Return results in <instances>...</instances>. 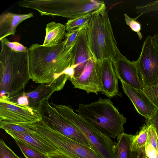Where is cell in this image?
<instances>
[{
  "mask_svg": "<svg viewBox=\"0 0 158 158\" xmlns=\"http://www.w3.org/2000/svg\"><path fill=\"white\" fill-rule=\"evenodd\" d=\"M5 131L7 130L18 132L32 133L34 131L27 126L15 124H6L0 126Z\"/></svg>",
  "mask_w": 158,
  "mask_h": 158,
  "instance_id": "obj_30",
  "label": "cell"
},
{
  "mask_svg": "<svg viewBox=\"0 0 158 158\" xmlns=\"http://www.w3.org/2000/svg\"></svg>",
  "mask_w": 158,
  "mask_h": 158,
  "instance_id": "obj_38",
  "label": "cell"
},
{
  "mask_svg": "<svg viewBox=\"0 0 158 158\" xmlns=\"http://www.w3.org/2000/svg\"><path fill=\"white\" fill-rule=\"evenodd\" d=\"M136 63L143 89L156 86L158 84V47L153 37L146 38Z\"/></svg>",
  "mask_w": 158,
  "mask_h": 158,
  "instance_id": "obj_8",
  "label": "cell"
},
{
  "mask_svg": "<svg viewBox=\"0 0 158 158\" xmlns=\"http://www.w3.org/2000/svg\"><path fill=\"white\" fill-rule=\"evenodd\" d=\"M48 156L49 158H72L60 151Z\"/></svg>",
  "mask_w": 158,
  "mask_h": 158,
  "instance_id": "obj_35",
  "label": "cell"
},
{
  "mask_svg": "<svg viewBox=\"0 0 158 158\" xmlns=\"http://www.w3.org/2000/svg\"><path fill=\"white\" fill-rule=\"evenodd\" d=\"M0 41V99H7L22 91L31 79L28 51H15Z\"/></svg>",
  "mask_w": 158,
  "mask_h": 158,
  "instance_id": "obj_2",
  "label": "cell"
},
{
  "mask_svg": "<svg viewBox=\"0 0 158 158\" xmlns=\"http://www.w3.org/2000/svg\"><path fill=\"white\" fill-rule=\"evenodd\" d=\"M133 135L123 132L117 136L113 147L115 158H132L131 145Z\"/></svg>",
  "mask_w": 158,
  "mask_h": 158,
  "instance_id": "obj_20",
  "label": "cell"
},
{
  "mask_svg": "<svg viewBox=\"0 0 158 158\" xmlns=\"http://www.w3.org/2000/svg\"><path fill=\"white\" fill-rule=\"evenodd\" d=\"M99 100L89 104H79L76 111L107 136L114 139L124 132L127 118L110 100Z\"/></svg>",
  "mask_w": 158,
  "mask_h": 158,
  "instance_id": "obj_4",
  "label": "cell"
},
{
  "mask_svg": "<svg viewBox=\"0 0 158 158\" xmlns=\"http://www.w3.org/2000/svg\"><path fill=\"white\" fill-rule=\"evenodd\" d=\"M77 45V38L67 49L63 41L51 46L32 44L28 48L31 79L35 83L52 86L56 91L62 89L69 79L65 71L74 65Z\"/></svg>",
  "mask_w": 158,
  "mask_h": 158,
  "instance_id": "obj_1",
  "label": "cell"
},
{
  "mask_svg": "<svg viewBox=\"0 0 158 158\" xmlns=\"http://www.w3.org/2000/svg\"><path fill=\"white\" fill-rule=\"evenodd\" d=\"M6 132L35 150L47 155L59 152L49 143L42 139L34 131L32 133L7 130Z\"/></svg>",
  "mask_w": 158,
  "mask_h": 158,
  "instance_id": "obj_16",
  "label": "cell"
},
{
  "mask_svg": "<svg viewBox=\"0 0 158 158\" xmlns=\"http://www.w3.org/2000/svg\"><path fill=\"white\" fill-rule=\"evenodd\" d=\"M6 44L12 50L18 52H23L27 50L28 48L17 42H11L6 38L3 39Z\"/></svg>",
  "mask_w": 158,
  "mask_h": 158,
  "instance_id": "obj_31",
  "label": "cell"
},
{
  "mask_svg": "<svg viewBox=\"0 0 158 158\" xmlns=\"http://www.w3.org/2000/svg\"><path fill=\"white\" fill-rule=\"evenodd\" d=\"M74 88L85 91L87 93L98 94L101 91V64L93 57L90 59L84 71L78 78L69 80Z\"/></svg>",
  "mask_w": 158,
  "mask_h": 158,
  "instance_id": "obj_11",
  "label": "cell"
},
{
  "mask_svg": "<svg viewBox=\"0 0 158 158\" xmlns=\"http://www.w3.org/2000/svg\"><path fill=\"white\" fill-rule=\"evenodd\" d=\"M136 13L139 14L148 13L158 11V0L150 2L143 5H137L135 7Z\"/></svg>",
  "mask_w": 158,
  "mask_h": 158,
  "instance_id": "obj_26",
  "label": "cell"
},
{
  "mask_svg": "<svg viewBox=\"0 0 158 158\" xmlns=\"http://www.w3.org/2000/svg\"><path fill=\"white\" fill-rule=\"evenodd\" d=\"M146 156L148 158H158V151L148 142H147L145 147Z\"/></svg>",
  "mask_w": 158,
  "mask_h": 158,
  "instance_id": "obj_32",
  "label": "cell"
},
{
  "mask_svg": "<svg viewBox=\"0 0 158 158\" xmlns=\"http://www.w3.org/2000/svg\"><path fill=\"white\" fill-rule=\"evenodd\" d=\"M147 123L148 125L147 142L158 151V137L156 129L153 125Z\"/></svg>",
  "mask_w": 158,
  "mask_h": 158,
  "instance_id": "obj_27",
  "label": "cell"
},
{
  "mask_svg": "<svg viewBox=\"0 0 158 158\" xmlns=\"http://www.w3.org/2000/svg\"><path fill=\"white\" fill-rule=\"evenodd\" d=\"M86 30L89 48L96 60L111 58L114 62L123 56L117 47L106 10L92 15Z\"/></svg>",
  "mask_w": 158,
  "mask_h": 158,
  "instance_id": "obj_3",
  "label": "cell"
},
{
  "mask_svg": "<svg viewBox=\"0 0 158 158\" xmlns=\"http://www.w3.org/2000/svg\"><path fill=\"white\" fill-rule=\"evenodd\" d=\"M145 149L142 148L132 152L131 158H146Z\"/></svg>",
  "mask_w": 158,
  "mask_h": 158,
  "instance_id": "obj_33",
  "label": "cell"
},
{
  "mask_svg": "<svg viewBox=\"0 0 158 158\" xmlns=\"http://www.w3.org/2000/svg\"><path fill=\"white\" fill-rule=\"evenodd\" d=\"M88 25L67 31L65 35L64 40L63 41L65 49L70 48L73 44L80 31L87 27Z\"/></svg>",
  "mask_w": 158,
  "mask_h": 158,
  "instance_id": "obj_24",
  "label": "cell"
},
{
  "mask_svg": "<svg viewBox=\"0 0 158 158\" xmlns=\"http://www.w3.org/2000/svg\"><path fill=\"white\" fill-rule=\"evenodd\" d=\"M49 99L43 101L39 106L38 110L41 121L53 130L78 143L91 147L84 135L65 114L61 104L52 102L50 103Z\"/></svg>",
  "mask_w": 158,
  "mask_h": 158,
  "instance_id": "obj_5",
  "label": "cell"
},
{
  "mask_svg": "<svg viewBox=\"0 0 158 158\" xmlns=\"http://www.w3.org/2000/svg\"><path fill=\"white\" fill-rule=\"evenodd\" d=\"M148 125L146 123L138 133L133 135L131 145V149L132 152L145 147L148 141Z\"/></svg>",
  "mask_w": 158,
  "mask_h": 158,
  "instance_id": "obj_21",
  "label": "cell"
},
{
  "mask_svg": "<svg viewBox=\"0 0 158 158\" xmlns=\"http://www.w3.org/2000/svg\"><path fill=\"white\" fill-rule=\"evenodd\" d=\"M143 14H140L139 16L135 18H132L129 17L126 14H124L125 20L127 25H128L132 30L136 32L140 40L142 38V34L140 32L141 29V24L137 19Z\"/></svg>",
  "mask_w": 158,
  "mask_h": 158,
  "instance_id": "obj_25",
  "label": "cell"
},
{
  "mask_svg": "<svg viewBox=\"0 0 158 158\" xmlns=\"http://www.w3.org/2000/svg\"><path fill=\"white\" fill-rule=\"evenodd\" d=\"M86 27L80 31L77 37V45L73 66L74 73L72 78L79 77L89 60L93 57L89 47Z\"/></svg>",
  "mask_w": 158,
  "mask_h": 158,
  "instance_id": "obj_17",
  "label": "cell"
},
{
  "mask_svg": "<svg viewBox=\"0 0 158 158\" xmlns=\"http://www.w3.org/2000/svg\"><path fill=\"white\" fill-rule=\"evenodd\" d=\"M14 139L26 158H49L48 155L39 152L16 139Z\"/></svg>",
  "mask_w": 158,
  "mask_h": 158,
  "instance_id": "obj_23",
  "label": "cell"
},
{
  "mask_svg": "<svg viewBox=\"0 0 158 158\" xmlns=\"http://www.w3.org/2000/svg\"><path fill=\"white\" fill-rule=\"evenodd\" d=\"M153 38L158 47V33L155 34L153 37Z\"/></svg>",
  "mask_w": 158,
  "mask_h": 158,
  "instance_id": "obj_36",
  "label": "cell"
},
{
  "mask_svg": "<svg viewBox=\"0 0 158 158\" xmlns=\"http://www.w3.org/2000/svg\"><path fill=\"white\" fill-rule=\"evenodd\" d=\"M142 90L158 109V84L155 87L143 88Z\"/></svg>",
  "mask_w": 158,
  "mask_h": 158,
  "instance_id": "obj_28",
  "label": "cell"
},
{
  "mask_svg": "<svg viewBox=\"0 0 158 158\" xmlns=\"http://www.w3.org/2000/svg\"><path fill=\"white\" fill-rule=\"evenodd\" d=\"M31 128L59 151L72 158H103L91 147L53 130L41 120L33 124Z\"/></svg>",
  "mask_w": 158,
  "mask_h": 158,
  "instance_id": "obj_6",
  "label": "cell"
},
{
  "mask_svg": "<svg viewBox=\"0 0 158 158\" xmlns=\"http://www.w3.org/2000/svg\"><path fill=\"white\" fill-rule=\"evenodd\" d=\"M0 158H21L17 156L2 139L0 140Z\"/></svg>",
  "mask_w": 158,
  "mask_h": 158,
  "instance_id": "obj_29",
  "label": "cell"
},
{
  "mask_svg": "<svg viewBox=\"0 0 158 158\" xmlns=\"http://www.w3.org/2000/svg\"><path fill=\"white\" fill-rule=\"evenodd\" d=\"M106 10L104 2L99 0H60V16L72 19L86 15L102 13Z\"/></svg>",
  "mask_w": 158,
  "mask_h": 158,
  "instance_id": "obj_10",
  "label": "cell"
},
{
  "mask_svg": "<svg viewBox=\"0 0 158 158\" xmlns=\"http://www.w3.org/2000/svg\"><path fill=\"white\" fill-rule=\"evenodd\" d=\"M92 15L91 14H87L68 20L65 25L66 31H68L88 25Z\"/></svg>",
  "mask_w": 158,
  "mask_h": 158,
  "instance_id": "obj_22",
  "label": "cell"
},
{
  "mask_svg": "<svg viewBox=\"0 0 158 158\" xmlns=\"http://www.w3.org/2000/svg\"><path fill=\"white\" fill-rule=\"evenodd\" d=\"M45 30V38L42 45L44 46H54L60 43L66 33L64 25L53 21L47 24Z\"/></svg>",
  "mask_w": 158,
  "mask_h": 158,
  "instance_id": "obj_19",
  "label": "cell"
},
{
  "mask_svg": "<svg viewBox=\"0 0 158 158\" xmlns=\"http://www.w3.org/2000/svg\"><path fill=\"white\" fill-rule=\"evenodd\" d=\"M113 62L117 77L120 81L134 88L142 90L136 61H130L123 56Z\"/></svg>",
  "mask_w": 158,
  "mask_h": 158,
  "instance_id": "obj_14",
  "label": "cell"
},
{
  "mask_svg": "<svg viewBox=\"0 0 158 158\" xmlns=\"http://www.w3.org/2000/svg\"><path fill=\"white\" fill-rule=\"evenodd\" d=\"M41 120L39 110L6 99H0V126L31 125Z\"/></svg>",
  "mask_w": 158,
  "mask_h": 158,
  "instance_id": "obj_9",
  "label": "cell"
},
{
  "mask_svg": "<svg viewBox=\"0 0 158 158\" xmlns=\"http://www.w3.org/2000/svg\"><path fill=\"white\" fill-rule=\"evenodd\" d=\"M33 17L32 13L17 14L7 13L0 16V41L15 34L18 25L23 21Z\"/></svg>",
  "mask_w": 158,
  "mask_h": 158,
  "instance_id": "obj_18",
  "label": "cell"
},
{
  "mask_svg": "<svg viewBox=\"0 0 158 158\" xmlns=\"http://www.w3.org/2000/svg\"><path fill=\"white\" fill-rule=\"evenodd\" d=\"M61 105L65 114L84 135L90 147L103 158H115L113 147L115 142L75 112L71 106Z\"/></svg>",
  "mask_w": 158,
  "mask_h": 158,
  "instance_id": "obj_7",
  "label": "cell"
},
{
  "mask_svg": "<svg viewBox=\"0 0 158 158\" xmlns=\"http://www.w3.org/2000/svg\"><path fill=\"white\" fill-rule=\"evenodd\" d=\"M101 64L102 94L112 98L118 93V78L112 59L108 58L100 61Z\"/></svg>",
  "mask_w": 158,
  "mask_h": 158,
  "instance_id": "obj_15",
  "label": "cell"
},
{
  "mask_svg": "<svg viewBox=\"0 0 158 158\" xmlns=\"http://www.w3.org/2000/svg\"><path fill=\"white\" fill-rule=\"evenodd\" d=\"M55 91L56 88L52 86L40 84L32 91L26 93L22 91L7 100L38 110L41 102L46 99L49 98Z\"/></svg>",
  "mask_w": 158,
  "mask_h": 158,
  "instance_id": "obj_12",
  "label": "cell"
},
{
  "mask_svg": "<svg viewBox=\"0 0 158 158\" xmlns=\"http://www.w3.org/2000/svg\"><path fill=\"white\" fill-rule=\"evenodd\" d=\"M146 158H148V157L147 156L146 157Z\"/></svg>",
  "mask_w": 158,
  "mask_h": 158,
  "instance_id": "obj_37",
  "label": "cell"
},
{
  "mask_svg": "<svg viewBox=\"0 0 158 158\" xmlns=\"http://www.w3.org/2000/svg\"><path fill=\"white\" fill-rule=\"evenodd\" d=\"M147 122L152 124L154 126L156 129L158 137V111L152 118L150 120L148 119Z\"/></svg>",
  "mask_w": 158,
  "mask_h": 158,
  "instance_id": "obj_34",
  "label": "cell"
},
{
  "mask_svg": "<svg viewBox=\"0 0 158 158\" xmlns=\"http://www.w3.org/2000/svg\"><path fill=\"white\" fill-rule=\"evenodd\" d=\"M121 82L123 91L130 99L137 111L148 119L152 118L158 109L143 91Z\"/></svg>",
  "mask_w": 158,
  "mask_h": 158,
  "instance_id": "obj_13",
  "label": "cell"
}]
</instances>
